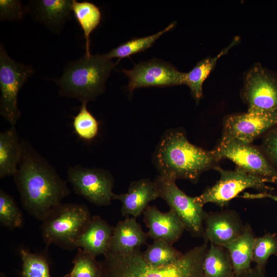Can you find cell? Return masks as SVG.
Wrapping results in <instances>:
<instances>
[{
  "instance_id": "6da1fadb",
  "label": "cell",
  "mask_w": 277,
  "mask_h": 277,
  "mask_svg": "<svg viewBox=\"0 0 277 277\" xmlns=\"http://www.w3.org/2000/svg\"><path fill=\"white\" fill-rule=\"evenodd\" d=\"M22 155L14 181L24 209L42 221L70 191L66 182L28 140L22 138Z\"/></svg>"
},
{
  "instance_id": "7a4b0ae2",
  "label": "cell",
  "mask_w": 277,
  "mask_h": 277,
  "mask_svg": "<svg viewBox=\"0 0 277 277\" xmlns=\"http://www.w3.org/2000/svg\"><path fill=\"white\" fill-rule=\"evenodd\" d=\"M153 162L160 175L194 183L204 171L220 168L212 151L191 144L185 133L177 129L163 134L154 151Z\"/></svg>"
},
{
  "instance_id": "3957f363",
  "label": "cell",
  "mask_w": 277,
  "mask_h": 277,
  "mask_svg": "<svg viewBox=\"0 0 277 277\" xmlns=\"http://www.w3.org/2000/svg\"><path fill=\"white\" fill-rule=\"evenodd\" d=\"M208 247L205 242L174 263L162 267L147 263L140 250L127 255L108 252L100 262L102 277H205L203 264Z\"/></svg>"
},
{
  "instance_id": "277c9868",
  "label": "cell",
  "mask_w": 277,
  "mask_h": 277,
  "mask_svg": "<svg viewBox=\"0 0 277 277\" xmlns=\"http://www.w3.org/2000/svg\"><path fill=\"white\" fill-rule=\"evenodd\" d=\"M117 63L104 54L85 55L69 62L55 81L59 94L82 103L95 100L105 91L106 81Z\"/></svg>"
},
{
  "instance_id": "5b68a950",
  "label": "cell",
  "mask_w": 277,
  "mask_h": 277,
  "mask_svg": "<svg viewBox=\"0 0 277 277\" xmlns=\"http://www.w3.org/2000/svg\"><path fill=\"white\" fill-rule=\"evenodd\" d=\"M91 218L86 205L61 203L42 221L44 243L47 246L54 244L65 249L76 248V241Z\"/></svg>"
},
{
  "instance_id": "8992f818",
  "label": "cell",
  "mask_w": 277,
  "mask_h": 277,
  "mask_svg": "<svg viewBox=\"0 0 277 277\" xmlns=\"http://www.w3.org/2000/svg\"><path fill=\"white\" fill-rule=\"evenodd\" d=\"M31 66L17 62L9 56L0 46V114L11 126H15L21 116L17 105L18 93L31 76Z\"/></svg>"
},
{
  "instance_id": "52a82bcc",
  "label": "cell",
  "mask_w": 277,
  "mask_h": 277,
  "mask_svg": "<svg viewBox=\"0 0 277 277\" xmlns=\"http://www.w3.org/2000/svg\"><path fill=\"white\" fill-rule=\"evenodd\" d=\"M159 197L163 199L179 217L186 230L195 236L203 235L206 213L195 196L187 195L176 185L175 180L161 175L154 180Z\"/></svg>"
},
{
  "instance_id": "ba28073f",
  "label": "cell",
  "mask_w": 277,
  "mask_h": 277,
  "mask_svg": "<svg viewBox=\"0 0 277 277\" xmlns=\"http://www.w3.org/2000/svg\"><path fill=\"white\" fill-rule=\"evenodd\" d=\"M217 171L221 175L220 180L201 194L195 196L196 202L203 206L208 203L220 207L225 206L232 199L248 188L260 190L271 189L266 184L271 183L269 180L248 173L239 167L234 170L220 168Z\"/></svg>"
},
{
  "instance_id": "9c48e42d",
  "label": "cell",
  "mask_w": 277,
  "mask_h": 277,
  "mask_svg": "<svg viewBox=\"0 0 277 277\" xmlns=\"http://www.w3.org/2000/svg\"><path fill=\"white\" fill-rule=\"evenodd\" d=\"M67 180L76 194L95 205L108 206L113 200L114 179L108 170L81 165L70 166Z\"/></svg>"
},
{
  "instance_id": "30bf717a",
  "label": "cell",
  "mask_w": 277,
  "mask_h": 277,
  "mask_svg": "<svg viewBox=\"0 0 277 277\" xmlns=\"http://www.w3.org/2000/svg\"><path fill=\"white\" fill-rule=\"evenodd\" d=\"M217 160H230L246 172L269 180L277 182V169L269 162L263 152L251 144L233 140H221L212 150Z\"/></svg>"
},
{
  "instance_id": "8fae6325",
  "label": "cell",
  "mask_w": 277,
  "mask_h": 277,
  "mask_svg": "<svg viewBox=\"0 0 277 277\" xmlns=\"http://www.w3.org/2000/svg\"><path fill=\"white\" fill-rule=\"evenodd\" d=\"M277 127V110H249L226 117L221 140L251 144L258 137Z\"/></svg>"
},
{
  "instance_id": "7c38bea8",
  "label": "cell",
  "mask_w": 277,
  "mask_h": 277,
  "mask_svg": "<svg viewBox=\"0 0 277 277\" xmlns=\"http://www.w3.org/2000/svg\"><path fill=\"white\" fill-rule=\"evenodd\" d=\"M241 96L249 110H277V75L254 64L244 76Z\"/></svg>"
},
{
  "instance_id": "4fadbf2b",
  "label": "cell",
  "mask_w": 277,
  "mask_h": 277,
  "mask_svg": "<svg viewBox=\"0 0 277 277\" xmlns=\"http://www.w3.org/2000/svg\"><path fill=\"white\" fill-rule=\"evenodd\" d=\"M123 72L128 78V89L130 93L141 87L182 85L184 73L158 59L140 63L131 70H123Z\"/></svg>"
},
{
  "instance_id": "5bb4252c",
  "label": "cell",
  "mask_w": 277,
  "mask_h": 277,
  "mask_svg": "<svg viewBox=\"0 0 277 277\" xmlns=\"http://www.w3.org/2000/svg\"><path fill=\"white\" fill-rule=\"evenodd\" d=\"M203 236L205 242L225 247L235 240L245 226L238 214L232 210L206 213Z\"/></svg>"
},
{
  "instance_id": "9a60e30c",
  "label": "cell",
  "mask_w": 277,
  "mask_h": 277,
  "mask_svg": "<svg viewBox=\"0 0 277 277\" xmlns=\"http://www.w3.org/2000/svg\"><path fill=\"white\" fill-rule=\"evenodd\" d=\"M144 222L148 228V237L172 245L181 238L184 226L175 213L160 211L155 206H148L143 212Z\"/></svg>"
},
{
  "instance_id": "2e32d148",
  "label": "cell",
  "mask_w": 277,
  "mask_h": 277,
  "mask_svg": "<svg viewBox=\"0 0 277 277\" xmlns=\"http://www.w3.org/2000/svg\"><path fill=\"white\" fill-rule=\"evenodd\" d=\"M159 197L155 182L148 179L132 182L126 193L114 194L113 200L120 201L122 204L123 216L138 217L149 206V203Z\"/></svg>"
},
{
  "instance_id": "e0dca14e",
  "label": "cell",
  "mask_w": 277,
  "mask_h": 277,
  "mask_svg": "<svg viewBox=\"0 0 277 277\" xmlns=\"http://www.w3.org/2000/svg\"><path fill=\"white\" fill-rule=\"evenodd\" d=\"M148 238L135 218L128 217L114 227L108 252L117 255L131 254L140 250Z\"/></svg>"
},
{
  "instance_id": "ac0fdd59",
  "label": "cell",
  "mask_w": 277,
  "mask_h": 277,
  "mask_svg": "<svg viewBox=\"0 0 277 277\" xmlns=\"http://www.w3.org/2000/svg\"><path fill=\"white\" fill-rule=\"evenodd\" d=\"M73 0H39L31 2L27 11L35 20L51 31L59 33L70 17Z\"/></svg>"
},
{
  "instance_id": "d6986e66",
  "label": "cell",
  "mask_w": 277,
  "mask_h": 277,
  "mask_svg": "<svg viewBox=\"0 0 277 277\" xmlns=\"http://www.w3.org/2000/svg\"><path fill=\"white\" fill-rule=\"evenodd\" d=\"M113 228L100 216L94 215L76 241L75 247L95 257L104 255L109 250Z\"/></svg>"
},
{
  "instance_id": "ffe728a7",
  "label": "cell",
  "mask_w": 277,
  "mask_h": 277,
  "mask_svg": "<svg viewBox=\"0 0 277 277\" xmlns=\"http://www.w3.org/2000/svg\"><path fill=\"white\" fill-rule=\"evenodd\" d=\"M22 139L15 126L0 133V178L14 175L20 161Z\"/></svg>"
},
{
  "instance_id": "44dd1931",
  "label": "cell",
  "mask_w": 277,
  "mask_h": 277,
  "mask_svg": "<svg viewBox=\"0 0 277 277\" xmlns=\"http://www.w3.org/2000/svg\"><path fill=\"white\" fill-rule=\"evenodd\" d=\"M255 237L250 226H245L243 232L224 247L227 250L234 275L245 272L251 267Z\"/></svg>"
},
{
  "instance_id": "7402d4cb",
  "label": "cell",
  "mask_w": 277,
  "mask_h": 277,
  "mask_svg": "<svg viewBox=\"0 0 277 277\" xmlns=\"http://www.w3.org/2000/svg\"><path fill=\"white\" fill-rule=\"evenodd\" d=\"M239 39L238 37H236L229 46L222 49L216 56L208 57L201 60L191 70L184 73L183 84L189 88L192 96L196 101H199L202 97L203 83L214 68L217 60L236 45Z\"/></svg>"
},
{
  "instance_id": "603a6c76",
  "label": "cell",
  "mask_w": 277,
  "mask_h": 277,
  "mask_svg": "<svg viewBox=\"0 0 277 277\" xmlns=\"http://www.w3.org/2000/svg\"><path fill=\"white\" fill-rule=\"evenodd\" d=\"M203 268L205 277H233L234 275L226 248L212 243H210L205 256Z\"/></svg>"
},
{
  "instance_id": "cb8c5ba5",
  "label": "cell",
  "mask_w": 277,
  "mask_h": 277,
  "mask_svg": "<svg viewBox=\"0 0 277 277\" xmlns=\"http://www.w3.org/2000/svg\"><path fill=\"white\" fill-rule=\"evenodd\" d=\"M72 11L83 29L86 40V55H90V35L98 26L101 19V12L94 4L84 1L73 0Z\"/></svg>"
},
{
  "instance_id": "d4e9b609",
  "label": "cell",
  "mask_w": 277,
  "mask_h": 277,
  "mask_svg": "<svg viewBox=\"0 0 277 277\" xmlns=\"http://www.w3.org/2000/svg\"><path fill=\"white\" fill-rule=\"evenodd\" d=\"M142 255L149 264L155 267H162L174 263L183 254L167 242L154 240L151 244L148 245Z\"/></svg>"
},
{
  "instance_id": "484cf974",
  "label": "cell",
  "mask_w": 277,
  "mask_h": 277,
  "mask_svg": "<svg viewBox=\"0 0 277 277\" xmlns=\"http://www.w3.org/2000/svg\"><path fill=\"white\" fill-rule=\"evenodd\" d=\"M175 26L173 22L155 34L146 37L134 38L112 49L104 56L110 60L113 58H122L143 51L150 47L163 34L171 30Z\"/></svg>"
},
{
  "instance_id": "4316f807",
  "label": "cell",
  "mask_w": 277,
  "mask_h": 277,
  "mask_svg": "<svg viewBox=\"0 0 277 277\" xmlns=\"http://www.w3.org/2000/svg\"><path fill=\"white\" fill-rule=\"evenodd\" d=\"M23 216L15 200L8 193L0 189V223L9 230L21 227Z\"/></svg>"
},
{
  "instance_id": "83f0119b",
  "label": "cell",
  "mask_w": 277,
  "mask_h": 277,
  "mask_svg": "<svg viewBox=\"0 0 277 277\" xmlns=\"http://www.w3.org/2000/svg\"><path fill=\"white\" fill-rule=\"evenodd\" d=\"M95 258L78 248L73 261V267L69 275L71 277H102L101 263L98 262Z\"/></svg>"
},
{
  "instance_id": "f1b7e54d",
  "label": "cell",
  "mask_w": 277,
  "mask_h": 277,
  "mask_svg": "<svg viewBox=\"0 0 277 277\" xmlns=\"http://www.w3.org/2000/svg\"><path fill=\"white\" fill-rule=\"evenodd\" d=\"M73 127L76 135L84 140H92L97 135L99 124L88 110L87 103H82L80 111L73 118Z\"/></svg>"
},
{
  "instance_id": "f546056e",
  "label": "cell",
  "mask_w": 277,
  "mask_h": 277,
  "mask_svg": "<svg viewBox=\"0 0 277 277\" xmlns=\"http://www.w3.org/2000/svg\"><path fill=\"white\" fill-rule=\"evenodd\" d=\"M19 254L23 277H51L48 262L43 255L24 249H21Z\"/></svg>"
},
{
  "instance_id": "4dcf8cb0",
  "label": "cell",
  "mask_w": 277,
  "mask_h": 277,
  "mask_svg": "<svg viewBox=\"0 0 277 277\" xmlns=\"http://www.w3.org/2000/svg\"><path fill=\"white\" fill-rule=\"evenodd\" d=\"M277 255V236L275 234L266 233L255 238L254 243L252 262L255 266L265 270V266L269 257Z\"/></svg>"
},
{
  "instance_id": "1f68e13d",
  "label": "cell",
  "mask_w": 277,
  "mask_h": 277,
  "mask_svg": "<svg viewBox=\"0 0 277 277\" xmlns=\"http://www.w3.org/2000/svg\"><path fill=\"white\" fill-rule=\"evenodd\" d=\"M27 11V8L23 6L20 1H0V18L1 21L21 19L25 16Z\"/></svg>"
},
{
  "instance_id": "d6a6232c",
  "label": "cell",
  "mask_w": 277,
  "mask_h": 277,
  "mask_svg": "<svg viewBox=\"0 0 277 277\" xmlns=\"http://www.w3.org/2000/svg\"><path fill=\"white\" fill-rule=\"evenodd\" d=\"M262 150L269 162L277 169V127L271 129L265 135Z\"/></svg>"
},
{
  "instance_id": "836d02e7",
  "label": "cell",
  "mask_w": 277,
  "mask_h": 277,
  "mask_svg": "<svg viewBox=\"0 0 277 277\" xmlns=\"http://www.w3.org/2000/svg\"><path fill=\"white\" fill-rule=\"evenodd\" d=\"M233 277H266V276L265 274V270L255 266L245 272L235 274Z\"/></svg>"
},
{
  "instance_id": "e575fe53",
  "label": "cell",
  "mask_w": 277,
  "mask_h": 277,
  "mask_svg": "<svg viewBox=\"0 0 277 277\" xmlns=\"http://www.w3.org/2000/svg\"><path fill=\"white\" fill-rule=\"evenodd\" d=\"M258 196H259V198H263V197H270V198H271L272 199H273L274 200L277 201V197H275V196H272L270 194H269L268 193H259V195H258Z\"/></svg>"
},
{
  "instance_id": "d590c367",
  "label": "cell",
  "mask_w": 277,
  "mask_h": 277,
  "mask_svg": "<svg viewBox=\"0 0 277 277\" xmlns=\"http://www.w3.org/2000/svg\"><path fill=\"white\" fill-rule=\"evenodd\" d=\"M1 276H2V277H6V276L5 275V274H3V273H1Z\"/></svg>"
},
{
  "instance_id": "8d00e7d4",
  "label": "cell",
  "mask_w": 277,
  "mask_h": 277,
  "mask_svg": "<svg viewBox=\"0 0 277 277\" xmlns=\"http://www.w3.org/2000/svg\"><path fill=\"white\" fill-rule=\"evenodd\" d=\"M68 277H71V276H70L68 275Z\"/></svg>"
}]
</instances>
